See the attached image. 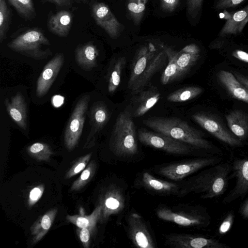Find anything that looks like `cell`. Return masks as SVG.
Here are the masks:
<instances>
[{"instance_id": "17", "label": "cell", "mask_w": 248, "mask_h": 248, "mask_svg": "<svg viewBox=\"0 0 248 248\" xmlns=\"http://www.w3.org/2000/svg\"><path fill=\"white\" fill-rule=\"evenodd\" d=\"M223 11V18L226 21L217 37L232 38L240 35L248 23V4L235 11Z\"/></svg>"}, {"instance_id": "34", "label": "cell", "mask_w": 248, "mask_h": 248, "mask_svg": "<svg viewBox=\"0 0 248 248\" xmlns=\"http://www.w3.org/2000/svg\"><path fill=\"white\" fill-rule=\"evenodd\" d=\"M12 11L5 0H0V43L6 37L12 21Z\"/></svg>"}, {"instance_id": "16", "label": "cell", "mask_w": 248, "mask_h": 248, "mask_svg": "<svg viewBox=\"0 0 248 248\" xmlns=\"http://www.w3.org/2000/svg\"><path fill=\"white\" fill-rule=\"evenodd\" d=\"M64 60L62 53H57L44 67L37 80V97H42L47 93L63 64Z\"/></svg>"}, {"instance_id": "38", "label": "cell", "mask_w": 248, "mask_h": 248, "mask_svg": "<svg viewBox=\"0 0 248 248\" xmlns=\"http://www.w3.org/2000/svg\"><path fill=\"white\" fill-rule=\"evenodd\" d=\"M204 0H187L186 12L193 21H198L202 10Z\"/></svg>"}, {"instance_id": "45", "label": "cell", "mask_w": 248, "mask_h": 248, "mask_svg": "<svg viewBox=\"0 0 248 248\" xmlns=\"http://www.w3.org/2000/svg\"><path fill=\"white\" fill-rule=\"evenodd\" d=\"M232 56L242 62L248 63V52L240 48H235L232 51Z\"/></svg>"}, {"instance_id": "11", "label": "cell", "mask_w": 248, "mask_h": 248, "mask_svg": "<svg viewBox=\"0 0 248 248\" xmlns=\"http://www.w3.org/2000/svg\"><path fill=\"white\" fill-rule=\"evenodd\" d=\"M192 119L202 128L219 140L232 146H240L242 142L217 118L202 113L192 115Z\"/></svg>"}, {"instance_id": "43", "label": "cell", "mask_w": 248, "mask_h": 248, "mask_svg": "<svg viewBox=\"0 0 248 248\" xmlns=\"http://www.w3.org/2000/svg\"><path fill=\"white\" fill-rule=\"evenodd\" d=\"M162 9L168 12H173L179 5L180 0H160Z\"/></svg>"}, {"instance_id": "6", "label": "cell", "mask_w": 248, "mask_h": 248, "mask_svg": "<svg viewBox=\"0 0 248 248\" xmlns=\"http://www.w3.org/2000/svg\"><path fill=\"white\" fill-rule=\"evenodd\" d=\"M156 214L162 220L185 227H205L211 222L208 213L201 207L175 211L166 207H160L157 209Z\"/></svg>"}, {"instance_id": "24", "label": "cell", "mask_w": 248, "mask_h": 248, "mask_svg": "<svg viewBox=\"0 0 248 248\" xmlns=\"http://www.w3.org/2000/svg\"><path fill=\"white\" fill-rule=\"evenodd\" d=\"M108 117V110L105 104L98 103L93 106L91 110V130L84 148L93 145L94 135L105 125Z\"/></svg>"}, {"instance_id": "5", "label": "cell", "mask_w": 248, "mask_h": 248, "mask_svg": "<svg viewBox=\"0 0 248 248\" xmlns=\"http://www.w3.org/2000/svg\"><path fill=\"white\" fill-rule=\"evenodd\" d=\"M131 111L124 110L118 115L110 140V148L119 157L132 156L138 152L135 126Z\"/></svg>"}, {"instance_id": "31", "label": "cell", "mask_w": 248, "mask_h": 248, "mask_svg": "<svg viewBox=\"0 0 248 248\" xmlns=\"http://www.w3.org/2000/svg\"><path fill=\"white\" fill-rule=\"evenodd\" d=\"M125 62L124 57H120L114 61L110 69L108 78V91L110 93H114L120 84L121 74Z\"/></svg>"}, {"instance_id": "37", "label": "cell", "mask_w": 248, "mask_h": 248, "mask_svg": "<svg viewBox=\"0 0 248 248\" xmlns=\"http://www.w3.org/2000/svg\"><path fill=\"white\" fill-rule=\"evenodd\" d=\"M91 156L92 153H89L78 158L65 173L64 178L70 179L83 171L87 166Z\"/></svg>"}, {"instance_id": "27", "label": "cell", "mask_w": 248, "mask_h": 248, "mask_svg": "<svg viewBox=\"0 0 248 248\" xmlns=\"http://www.w3.org/2000/svg\"><path fill=\"white\" fill-rule=\"evenodd\" d=\"M58 210L53 208L40 216L30 228L32 235L31 244L40 241L50 229L55 218Z\"/></svg>"}, {"instance_id": "32", "label": "cell", "mask_w": 248, "mask_h": 248, "mask_svg": "<svg viewBox=\"0 0 248 248\" xmlns=\"http://www.w3.org/2000/svg\"><path fill=\"white\" fill-rule=\"evenodd\" d=\"M202 89L197 86H188L180 89L169 94L167 100L171 102H183L191 100L202 92Z\"/></svg>"}, {"instance_id": "12", "label": "cell", "mask_w": 248, "mask_h": 248, "mask_svg": "<svg viewBox=\"0 0 248 248\" xmlns=\"http://www.w3.org/2000/svg\"><path fill=\"white\" fill-rule=\"evenodd\" d=\"M166 243L175 248H230L227 244L214 238L186 233H170Z\"/></svg>"}, {"instance_id": "7", "label": "cell", "mask_w": 248, "mask_h": 248, "mask_svg": "<svg viewBox=\"0 0 248 248\" xmlns=\"http://www.w3.org/2000/svg\"><path fill=\"white\" fill-rule=\"evenodd\" d=\"M220 161V158L217 157L198 158L160 167L157 172L169 179L179 181L205 167L216 164Z\"/></svg>"}, {"instance_id": "18", "label": "cell", "mask_w": 248, "mask_h": 248, "mask_svg": "<svg viewBox=\"0 0 248 248\" xmlns=\"http://www.w3.org/2000/svg\"><path fill=\"white\" fill-rule=\"evenodd\" d=\"M133 96L132 102L133 111L130 110L133 118L144 115L160 98V93L157 88L153 86L145 87Z\"/></svg>"}, {"instance_id": "1", "label": "cell", "mask_w": 248, "mask_h": 248, "mask_svg": "<svg viewBox=\"0 0 248 248\" xmlns=\"http://www.w3.org/2000/svg\"><path fill=\"white\" fill-rule=\"evenodd\" d=\"M159 49L148 43L137 50L132 63L128 88L133 95L146 87L152 77L163 65L167 57L160 45Z\"/></svg>"}, {"instance_id": "48", "label": "cell", "mask_w": 248, "mask_h": 248, "mask_svg": "<svg viewBox=\"0 0 248 248\" xmlns=\"http://www.w3.org/2000/svg\"><path fill=\"white\" fill-rule=\"evenodd\" d=\"M64 98L60 95L54 96L52 98V104L55 107H60L63 102Z\"/></svg>"}, {"instance_id": "4", "label": "cell", "mask_w": 248, "mask_h": 248, "mask_svg": "<svg viewBox=\"0 0 248 248\" xmlns=\"http://www.w3.org/2000/svg\"><path fill=\"white\" fill-rule=\"evenodd\" d=\"M7 44L12 50L35 60H43L51 55L48 47L50 43L40 28L19 29Z\"/></svg>"}, {"instance_id": "29", "label": "cell", "mask_w": 248, "mask_h": 248, "mask_svg": "<svg viewBox=\"0 0 248 248\" xmlns=\"http://www.w3.org/2000/svg\"><path fill=\"white\" fill-rule=\"evenodd\" d=\"M162 46L169 60L168 64L160 78L162 84L166 85L177 79L178 66L176 61V51L170 47L162 45Z\"/></svg>"}, {"instance_id": "3", "label": "cell", "mask_w": 248, "mask_h": 248, "mask_svg": "<svg viewBox=\"0 0 248 248\" xmlns=\"http://www.w3.org/2000/svg\"><path fill=\"white\" fill-rule=\"evenodd\" d=\"M142 123L155 132L161 133L197 149L214 150L213 145L199 130L176 117H152Z\"/></svg>"}, {"instance_id": "30", "label": "cell", "mask_w": 248, "mask_h": 248, "mask_svg": "<svg viewBox=\"0 0 248 248\" xmlns=\"http://www.w3.org/2000/svg\"><path fill=\"white\" fill-rule=\"evenodd\" d=\"M7 1L24 20L31 21L36 18L37 14L33 0H7Z\"/></svg>"}, {"instance_id": "47", "label": "cell", "mask_w": 248, "mask_h": 248, "mask_svg": "<svg viewBox=\"0 0 248 248\" xmlns=\"http://www.w3.org/2000/svg\"><path fill=\"white\" fill-rule=\"evenodd\" d=\"M236 79L248 90V78L244 75L234 72Z\"/></svg>"}, {"instance_id": "22", "label": "cell", "mask_w": 248, "mask_h": 248, "mask_svg": "<svg viewBox=\"0 0 248 248\" xmlns=\"http://www.w3.org/2000/svg\"><path fill=\"white\" fill-rule=\"evenodd\" d=\"M201 54L200 47L195 44L186 46L176 53L178 66L177 78L184 75L199 59Z\"/></svg>"}, {"instance_id": "14", "label": "cell", "mask_w": 248, "mask_h": 248, "mask_svg": "<svg viewBox=\"0 0 248 248\" xmlns=\"http://www.w3.org/2000/svg\"><path fill=\"white\" fill-rule=\"evenodd\" d=\"M128 235L133 244L137 248H155V243L146 224L139 214L133 213L127 218Z\"/></svg>"}, {"instance_id": "35", "label": "cell", "mask_w": 248, "mask_h": 248, "mask_svg": "<svg viewBox=\"0 0 248 248\" xmlns=\"http://www.w3.org/2000/svg\"><path fill=\"white\" fill-rule=\"evenodd\" d=\"M148 0H127V8L134 24L139 25L143 17Z\"/></svg>"}, {"instance_id": "42", "label": "cell", "mask_w": 248, "mask_h": 248, "mask_svg": "<svg viewBox=\"0 0 248 248\" xmlns=\"http://www.w3.org/2000/svg\"><path fill=\"white\" fill-rule=\"evenodd\" d=\"M44 191V186L43 185H38L32 189L30 192L28 205L30 207L34 205L42 197Z\"/></svg>"}, {"instance_id": "40", "label": "cell", "mask_w": 248, "mask_h": 248, "mask_svg": "<svg viewBox=\"0 0 248 248\" xmlns=\"http://www.w3.org/2000/svg\"><path fill=\"white\" fill-rule=\"evenodd\" d=\"M96 227L78 228L76 230L77 234L84 248H89L90 245L91 238L94 232Z\"/></svg>"}, {"instance_id": "44", "label": "cell", "mask_w": 248, "mask_h": 248, "mask_svg": "<svg viewBox=\"0 0 248 248\" xmlns=\"http://www.w3.org/2000/svg\"><path fill=\"white\" fill-rule=\"evenodd\" d=\"M43 2H48L54 4L59 8H69L75 3H79L78 0H41Z\"/></svg>"}, {"instance_id": "33", "label": "cell", "mask_w": 248, "mask_h": 248, "mask_svg": "<svg viewBox=\"0 0 248 248\" xmlns=\"http://www.w3.org/2000/svg\"><path fill=\"white\" fill-rule=\"evenodd\" d=\"M28 154L38 161H48L54 154L50 147L45 143L35 142L27 148Z\"/></svg>"}, {"instance_id": "26", "label": "cell", "mask_w": 248, "mask_h": 248, "mask_svg": "<svg viewBox=\"0 0 248 248\" xmlns=\"http://www.w3.org/2000/svg\"><path fill=\"white\" fill-rule=\"evenodd\" d=\"M141 183L145 188L161 194H178L180 189L176 184L157 179L148 172L142 173Z\"/></svg>"}, {"instance_id": "21", "label": "cell", "mask_w": 248, "mask_h": 248, "mask_svg": "<svg viewBox=\"0 0 248 248\" xmlns=\"http://www.w3.org/2000/svg\"><path fill=\"white\" fill-rule=\"evenodd\" d=\"M99 51L93 42L78 45L75 51V61L83 69L89 71L97 66Z\"/></svg>"}, {"instance_id": "50", "label": "cell", "mask_w": 248, "mask_h": 248, "mask_svg": "<svg viewBox=\"0 0 248 248\" xmlns=\"http://www.w3.org/2000/svg\"></svg>"}, {"instance_id": "25", "label": "cell", "mask_w": 248, "mask_h": 248, "mask_svg": "<svg viewBox=\"0 0 248 248\" xmlns=\"http://www.w3.org/2000/svg\"><path fill=\"white\" fill-rule=\"evenodd\" d=\"M228 126L231 132L239 140H244L248 136V114L235 109L226 115Z\"/></svg>"}, {"instance_id": "46", "label": "cell", "mask_w": 248, "mask_h": 248, "mask_svg": "<svg viewBox=\"0 0 248 248\" xmlns=\"http://www.w3.org/2000/svg\"><path fill=\"white\" fill-rule=\"evenodd\" d=\"M238 212L242 218L245 219H248V199L241 204Z\"/></svg>"}, {"instance_id": "41", "label": "cell", "mask_w": 248, "mask_h": 248, "mask_svg": "<svg viewBox=\"0 0 248 248\" xmlns=\"http://www.w3.org/2000/svg\"><path fill=\"white\" fill-rule=\"evenodd\" d=\"M234 218L233 212H229L221 222L218 229V233L220 234H224L231 229Z\"/></svg>"}, {"instance_id": "36", "label": "cell", "mask_w": 248, "mask_h": 248, "mask_svg": "<svg viewBox=\"0 0 248 248\" xmlns=\"http://www.w3.org/2000/svg\"><path fill=\"white\" fill-rule=\"evenodd\" d=\"M96 169L94 161H91L82 171L80 175L72 185L71 191H78L86 186L93 177Z\"/></svg>"}, {"instance_id": "28", "label": "cell", "mask_w": 248, "mask_h": 248, "mask_svg": "<svg viewBox=\"0 0 248 248\" xmlns=\"http://www.w3.org/2000/svg\"><path fill=\"white\" fill-rule=\"evenodd\" d=\"M101 210V206L98 204L90 215H67L66 219L67 222L73 224L78 228L96 227L99 221Z\"/></svg>"}, {"instance_id": "49", "label": "cell", "mask_w": 248, "mask_h": 248, "mask_svg": "<svg viewBox=\"0 0 248 248\" xmlns=\"http://www.w3.org/2000/svg\"><path fill=\"white\" fill-rule=\"evenodd\" d=\"M78 1L79 3H82L83 4H86L90 2V0H78Z\"/></svg>"}, {"instance_id": "15", "label": "cell", "mask_w": 248, "mask_h": 248, "mask_svg": "<svg viewBox=\"0 0 248 248\" xmlns=\"http://www.w3.org/2000/svg\"><path fill=\"white\" fill-rule=\"evenodd\" d=\"M232 170L235 178L233 188L223 200V203H230L248 192V158L234 161Z\"/></svg>"}, {"instance_id": "23", "label": "cell", "mask_w": 248, "mask_h": 248, "mask_svg": "<svg viewBox=\"0 0 248 248\" xmlns=\"http://www.w3.org/2000/svg\"><path fill=\"white\" fill-rule=\"evenodd\" d=\"M218 77L220 83L232 97L248 104V90L233 74L221 70Z\"/></svg>"}, {"instance_id": "9", "label": "cell", "mask_w": 248, "mask_h": 248, "mask_svg": "<svg viewBox=\"0 0 248 248\" xmlns=\"http://www.w3.org/2000/svg\"><path fill=\"white\" fill-rule=\"evenodd\" d=\"M90 100V94L82 96L77 103L69 119L64 135V145L68 151L74 149L78 143Z\"/></svg>"}, {"instance_id": "13", "label": "cell", "mask_w": 248, "mask_h": 248, "mask_svg": "<svg viewBox=\"0 0 248 248\" xmlns=\"http://www.w3.org/2000/svg\"><path fill=\"white\" fill-rule=\"evenodd\" d=\"M98 204L102 207L99 222L104 223L111 216L118 214L124 209L125 198L122 190L116 185H109L102 193Z\"/></svg>"}, {"instance_id": "2", "label": "cell", "mask_w": 248, "mask_h": 248, "mask_svg": "<svg viewBox=\"0 0 248 248\" xmlns=\"http://www.w3.org/2000/svg\"><path fill=\"white\" fill-rule=\"evenodd\" d=\"M231 166L228 162L217 163L191 178L180 188L178 194H201V198L212 199L223 194L228 185Z\"/></svg>"}, {"instance_id": "39", "label": "cell", "mask_w": 248, "mask_h": 248, "mask_svg": "<svg viewBox=\"0 0 248 248\" xmlns=\"http://www.w3.org/2000/svg\"><path fill=\"white\" fill-rule=\"evenodd\" d=\"M247 0H214L213 8L216 11L227 10L237 7Z\"/></svg>"}, {"instance_id": "20", "label": "cell", "mask_w": 248, "mask_h": 248, "mask_svg": "<svg viewBox=\"0 0 248 248\" xmlns=\"http://www.w3.org/2000/svg\"><path fill=\"white\" fill-rule=\"evenodd\" d=\"M6 110L13 121L23 130H26L27 123V106L24 97L20 92L11 97L10 101H4Z\"/></svg>"}, {"instance_id": "10", "label": "cell", "mask_w": 248, "mask_h": 248, "mask_svg": "<svg viewBox=\"0 0 248 248\" xmlns=\"http://www.w3.org/2000/svg\"><path fill=\"white\" fill-rule=\"evenodd\" d=\"M89 3L91 16L95 23L111 38H118L124 26L118 20L109 6L104 2L96 1Z\"/></svg>"}, {"instance_id": "8", "label": "cell", "mask_w": 248, "mask_h": 248, "mask_svg": "<svg viewBox=\"0 0 248 248\" xmlns=\"http://www.w3.org/2000/svg\"><path fill=\"white\" fill-rule=\"evenodd\" d=\"M138 139L144 145L176 155H188L193 152V147L157 132L143 128L138 131Z\"/></svg>"}, {"instance_id": "19", "label": "cell", "mask_w": 248, "mask_h": 248, "mask_svg": "<svg viewBox=\"0 0 248 248\" xmlns=\"http://www.w3.org/2000/svg\"><path fill=\"white\" fill-rule=\"evenodd\" d=\"M74 20V16L69 11L62 10L48 16L47 27L49 31L60 37L69 35Z\"/></svg>"}]
</instances>
